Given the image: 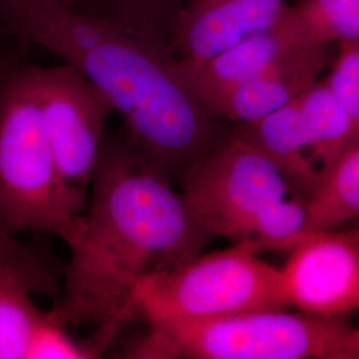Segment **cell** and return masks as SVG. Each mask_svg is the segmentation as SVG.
Returning a JSON list of instances; mask_svg holds the SVG:
<instances>
[{
  "instance_id": "6da1fadb",
  "label": "cell",
  "mask_w": 359,
  "mask_h": 359,
  "mask_svg": "<svg viewBox=\"0 0 359 359\" xmlns=\"http://www.w3.org/2000/svg\"><path fill=\"white\" fill-rule=\"evenodd\" d=\"M0 25L92 81L123 116L136 151L169 180L182 179L228 133L167 44L43 0H0Z\"/></svg>"
},
{
  "instance_id": "7a4b0ae2",
  "label": "cell",
  "mask_w": 359,
  "mask_h": 359,
  "mask_svg": "<svg viewBox=\"0 0 359 359\" xmlns=\"http://www.w3.org/2000/svg\"><path fill=\"white\" fill-rule=\"evenodd\" d=\"M92 197L55 310L67 326H96L114 339L136 317L135 295L151 274L201 255L209 236L182 193L129 140H105Z\"/></svg>"
},
{
  "instance_id": "3957f363",
  "label": "cell",
  "mask_w": 359,
  "mask_h": 359,
  "mask_svg": "<svg viewBox=\"0 0 359 359\" xmlns=\"http://www.w3.org/2000/svg\"><path fill=\"white\" fill-rule=\"evenodd\" d=\"M181 180L184 200L210 238L290 250L309 233L306 198L268 154L233 130Z\"/></svg>"
},
{
  "instance_id": "277c9868",
  "label": "cell",
  "mask_w": 359,
  "mask_h": 359,
  "mask_svg": "<svg viewBox=\"0 0 359 359\" xmlns=\"http://www.w3.org/2000/svg\"><path fill=\"white\" fill-rule=\"evenodd\" d=\"M87 189L62 173L48 139L31 65L0 79V225L11 234L47 231L75 244Z\"/></svg>"
},
{
  "instance_id": "5b68a950",
  "label": "cell",
  "mask_w": 359,
  "mask_h": 359,
  "mask_svg": "<svg viewBox=\"0 0 359 359\" xmlns=\"http://www.w3.org/2000/svg\"><path fill=\"white\" fill-rule=\"evenodd\" d=\"M137 359H359L346 317L266 309L208 320L154 322L127 353Z\"/></svg>"
},
{
  "instance_id": "8992f818",
  "label": "cell",
  "mask_w": 359,
  "mask_h": 359,
  "mask_svg": "<svg viewBox=\"0 0 359 359\" xmlns=\"http://www.w3.org/2000/svg\"><path fill=\"white\" fill-rule=\"evenodd\" d=\"M257 253L249 245L234 244L148 276L136 290V316L154 323L286 308L281 269Z\"/></svg>"
},
{
  "instance_id": "52a82bcc",
  "label": "cell",
  "mask_w": 359,
  "mask_h": 359,
  "mask_svg": "<svg viewBox=\"0 0 359 359\" xmlns=\"http://www.w3.org/2000/svg\"><path fill=\"white\" fill-rule=\"evenodd\" d=\"M48 139L65 179L87 189L105 142L112 104L75 68L31 65Z\"/></svg>"
},
{
  "instance_id": "ba28073f",
  "label": "cell",
  "mask_w": 359,
  "mask_h": 359,
  "mask_svg": "<svg viewBox=\"0 0 359 359\" xmlns=\"http://www.w3.org/2000/svg\"><path fill=\"white\" fill-rule=\"evenodd\" d=\"M289 252L281 268L289 305L326 317L359 311V241L350 231H309Z\"/></svg>"
},
{
  "instance_id": "9c48e42d",
  "label": "cell",
  "mask_w": 359,
  "mask_h": 359,
  "mask_svg": "<svg viewBox=\"0 0 359 359\" xmlns=\"http://www.w3.org/2000/svg\"><path fill=\"white\" fill-rule=\"evenodd\" d=\"M294 0H185L169 46L185 74L244 39L271 29Z\"/></svg>"
},
{
  "instance_id": "30bf717a",
  "label": "cell",
  "mask_w": 359,
  "mask_h": 359,
  "mask_svg": "<svg viewBox=\"0 0 359 359\" xmlns=\"http://www.w3.org/2000/svg\"><path fill=\"white\" fill-rule=\"evenodd\" d=\"M335 46L299 44L208 108L233 126L256 121L301 97L332 67Z\"/></svg>"
},
{
  "instance_id": "8fae6325",
  "label": "cell",
  "mask_w": 359,
  "mask_h": 359,
  "mask_svg": "<svg viewBox=\"0 0 359 359\" xmlns=\"http://www.w3.org/2000/svg\"><path fill=\"white\" fill-rule=\"evenodd\" d=\"M56 293L55 276L31 249L0 253V359H27L46 316L34 294Z\"/></svg>"
},
{
  "instance_id": "7c38bea8",
  "label": "cell",
  "mask_w": 359,
  "mask_h": 359,
  "mask_svg": "<svg viewBox=\"0 0 359 359\" xmlns=\"http://www.w3.org/2000/svg\"><path fill=\"white\" fill-rule=\"evenodd\" d=\"M231 130L268 154L308 201L321 173L311 158L299 97L256 121L237 124Z\"/></svg>"
},
{
  "instance_id": "4fadbf2b",
  "label": "cell",
  "mask_w": 359,
  "mask_h": 359,
  "mask_svg": "<svg viewBox=\"0 0 359 359\" xmlns=\"http://www.w3.org/2000/svg\"><path fill=\"white\" fill-rule=\"evenodd\" d=\"M292 47L294 46L268 29L219 52L187 76L208 107L228 90L257 76Z\"/></svg>"
},
{
  "instance_id": "5bb4252c",
  "label": "cell",
  "mask_w": 359,
  "mask_h": 359,
  "mask_svg": "<svg viewBox=\"0 0 359 359\" xmlns=\"http://www.w3.org/2000/svg\"><path fill=\"white\" fill-rule=\"evenodd\" d=\"M299 104L308 130L311 158L322 177L358 140V123L326 79H321L306 90L299 97Z\"/></svg>"
},
{
  "instance_id": "9a60e30c",
  "label": "cell",
  "mask_w": 359,
  "mask_h": 359,
  "mask_svg": "<svg viewBox=\"0 0 359 359\" xmlns=\"http://www.w3.org/2000/svg\"><path fill=\"white\" fill-rule=\"evenodd\" d=\"M290 46L359 38V0H294L271 28Z\"/></svg>"
},
{
  "instance_id": "2e32d148",
  "label": "cell",
  "mask_w": 359,
  "mask_h": 359,
  "mask_svg": "<svg viewBox=\"0 0 359 359\" xmlns=\"http://www.w3.org/2000/svg\"><path fill=\"white\" fill-rule=\"evenodd\" d=\"M306 206L309 231L359 222V139L323 173Z\"/></svg>"
},
{
  "instance_id": "e0dca14e",
  "label": "cell",
  "mask_w": 359,
  "mask_h": 359,
  "mask_svg": "<svg viewBox=\"0 0 359 359\" xmlns=\"http://www.w3.org/2000/svg\"><path fill=\"white\" fill-rule=\"evenodd\" d=\"M184 3L185 0H87L80 10L169 46L172 28Z\"/></svg>"
},
{
  "instance_id": "ac0fdd59",
  "label": "cell",
  "mask_w": 359,
  "mask_h": 359,
  "mask_svg": "<svg viewBox=\"0 0 359 359\" xmlns=\"http://www.w3.org/2000/svg\"><path fill=\"white\" fill-rule=\"evenodd\" d=\"M359 126V38L335 46L330 72L325 77Z\"/></svg>"
},
{
  "instance_id": "d6986e66",
  "label": "cell",
  "mask_w": 359,
  "mask_h": 359,
  "mask_svg": "<svg viewBox=\"0 0 359 359\" xmlns=\"http://www.w3.org/2000/svg\"><path fill=\"white\" fill-rule=\"evenodd\" d=\"M20 43L0 26V59L20 63Z\"/></svg>"
},
{
  "instance_id": "ffe728a7",
  "label": "cell",
  "mask_w": 359,
  "mask_h": 359,
  "mask_svg": "<svg viewBox=\"0 0 359 359\" xmlns=\"http://www.w3.org/2000/svg\"><path fill=\"white\" fill-rule=\"evenodd\" d=\"M27 246L20 244L13 234L10 231H6L1 225H0V253H11V252H20L25 250Z\"/></svg>"
},
{
  "instance_id": "44dd1931",
  "label": "cell",
  "mask_w": 359,
  "mask_h": 359,
  "mask_svg": "<svg viewBox=\"0 0 359 359\" xmlns=\"http://www.w3.org/2000/svg\"><path fill=\"white\" fill-rule=\"evenodd\" d=\"M43 1L65 6V7H69V8H80L86 4L87 0H43Z\"/></svg>"
},
{
  "instance_id": "7402d4cb",
  "label": "cell",
  "mask_w": 359,
  "mask_h": 359,
  "mask_svg": "<svg viewBox=\"0 0 359 359\" xmlns=\"http://www.w3.org/2000/svg\"><path fill=\"white\" fill-rule=\"evenodd\" d=\"M20 63H16V62H11V60H3L0 59V79L3 77V75H6L10 69H13V67L19 65Z\"/></svg>"
},
{
  "instance_id": "603a6c76",
  "label": "cell",
  "mask_w": 359,
  "mask_h": 359,
  "mask_svg": "<svg viewBox=\"0 0 359 359\" xmlns=\"http://www.w3.org/2000/svg\"><path fill=\"white\" fill-rule=\"evenodd\" d=\"M347 231H350L357 240L359 241V222L355 224V226L354 228H347Z\"/></svg>"
}]
</instances>
